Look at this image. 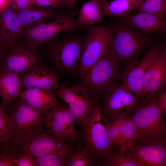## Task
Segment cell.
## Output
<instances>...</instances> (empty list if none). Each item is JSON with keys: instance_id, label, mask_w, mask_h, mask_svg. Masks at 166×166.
Here are the masks:
<instances>
[{"instance_id": "6", "label": "cell", "mask_w": 166, "mask_h": 166, "mask_svg": "<svg viewBox=\"0 0 166 166\" xmlns=\"http://www.w3.org/2000/svg\"><path fill=\"white\" fill-rule=\"evenodd\" d=\"M77 13L73 10H61L53 19L24 29L22 40L37 48L64 32L78 30L75 18Z\"/></svg>"}, {"instance_id": "26", "label": "cell", "mask_w": 166, "mask_h": 166, "mask_svg": "<svg viewBox=\"0 0 166 166\" xmlns=\"http://www.w3.org/2000/svg\"><path fill=\"white\" fill-rule=\"evenodd\" d=\"M66 166H96L82 140L74 145L69 152Z\"/></svg>"}, {"instance_id": "17", "label": "cell", "mask_w": 166, "mask_h": 166, "mask_svg": "<svg viewBox=\"0 0 166 166\" xmlns=\"http://www.w3.org/2000/svg\"><path fill=\"white\" fill-rule=\"evenodd\" d=\"M18 75L21 91L34 87L55 90L60 86L55 72L42 63Z\"/></svg>"}, {"instance_id": "12", "label": "cell", "mask_w": 166, "mask_h": 166, "mask_svg": "<svg viewBox=\"0 0 166 166\" xmlns=\"http://www.w3.org/2000/svg\"><path fill=\"white\" fill-rule=\"evenodd\" d=\"M45 128L54 135L74 145L82 140L80 131L75 127V117L66 104L58 102L45 114Z\"/></svg>"}, {"instance_id": "38", "label": "cell", "mask_w": 166, "mask_h": 166, "mask_svg": "<svg viewBox=\"0 0 166 166\" xmlns=\"http://www.w3.org/2000/svg\"><path fill=\"white\" fill-rule=\"evenodd\" d=\"M5 45L2 42V38L0 33V52L2 50Z\"/></svg>"}, {"instance_id": "1", "label": "cell", "mask_w": 166, "mask_h": 166, "mask_svg": "<svg viewBox=\"0 0 166 166\" xmlns=\"http://www.w3.org/2000/svg\"><path fill=\"white\" fill-rule=\"evenodd\" d=\"M84 30L64 32L43 45L45 56L55 72L62 74L77 72L85 39Z\"/></svg>"}, {"instance_id": "28", "label": "cell", "mask_w": 166, "mask_h": 166, "mask_svg": "<svg viewBox=\"0 0 166 166\" xmlns=\"http://www.w3.org/2000/svg\"><path fill=\"white\" fill-rule=\"evenodd\" d=\"M13 127L10 115L0 104V142L9 146L12 138Z\"/></svg>"}, {"instance_id": "21", "label": "cell", "mask_w": 166, "mask_h": 166, "mask_svg": "<svg viewBox=\"0 0 166 166\" xmlns=\"http://www.w3.org/2000/svg\"><path fill=\"white\" fill-rule=\"evenodd\" d=\"M19 97L35 109L44 114L59 102L53 90L38 87L22 91Z\"/></svg>"}, {"instance_id": "39", "label": "cell", "mask_w": 166, "mask_h": 166, "mask_svg": "<svg viewBox=\"0 0 166 166\" xmlns=\"http://www.w3.org/2000/svg\"><path fill=\"white\" fill-rule=\"evenodd\" d=\"M5 146L3 145L2 143L0 142V150H1L2 148Z\"/></svg>"}, {"instance_id": "10", "label": "cell", "mask_w": 166, "mask_h": 166, "mask_svg": "<svg viewBox=\"0 0 166 166\" xmlns=\"http://www.w3.org/2000/svg\"><path fill=\"white\" fill-rule=\"evenodd\" d=\"M112 23L85 28V39L77 73L85 72L108 51Z\"/></svg>"}, {"instance_id": "27", "label": "cell", "mask_w": 166, "mask_h": 166, "mask_svg": "<svg viewBox=\"0 0 166 166\" xmlns=\"http://www.w3.org/2000/svg\"><path fill=\"white\" fill-rule=\"evenodd\" d=\"M99 166H141L129 157L123 150L112 146Z\"/></svg>"}, {"instance_id": "30", "label": "cell", "mask_w": 166, "mask_h": 166, "mask_svg": "<svg viewBox=\"0 0 166 166\" xmlns=\"http://www.w3.org/2000/svg\"><path fill=\"white\" fill-rule=\"evenodd\" d=\"M68 153L56 152L35 157L37 166H66Z\"/></svg>"}, {"instance_id": "36", "label": "cell", "mask_w": 166, "mask_h": 166, "mask_svg": "<svg viewBox=\"0 0 166 166\" xmlns=\"http://www.w3.org/2000/svg\"><path fill=\"white\" fill-rule=\"evenodd\" d=\"M66 9L69 11H72L74 7L77 0H63Z\"/></svg>"}, {"instance_id": "35", "label": "cell", "mask_w": 166, "mask_h": 166, "mask_svg": "<svg viewBox=\"0 0 166 166\" xmlns=\"http://www.w3.org/2000/svg\"><path fill=\"white\" fill-rule=\"evenodd\" d=\"M32 3L33 0H10V6L15 11L25 9Z\"/></svg>"}, {"instance_id": "24", "label": "cell", "mask_w": 166, "mask_h": 166, "mask_svg": "<svg viewBox=\"0 0 166 166\" xmlns=\"http://www.w3.org/2000/svg\"><path fill=\"white\" fill-rule=\"evenodd\" d=\"M101 0H90L82 6L76 18L78 30H84L97 23L103 22L102 5Z\"/></svg>"}, {"instance_id": "13", "label": "cell", "mask_w": 166, "mask_h": 166, "mask_svg": "<svg viewBox=\"0 0 166 166\" xmlns=\"http://www.w3.org/2000/svg\"><path fill=\"white\" fill-rule=\"evenodd\" d=\"M164 41L161 40L153 43L140 61H134L124 64L123 72L119 76L120 82L141 99L144 80L147 70L162 49Z\"/></svg>"}, {"instance_id": "22", "label": "cell", "mask_w": 166, "mask_h": 166, "mask_svg": "<svg viewBox=\"0 0 166 166\" xmlns=\"http://www.w3.org/2000/svg\"><path fill=\"white\" fill-rule=\"evenodd\" d=\"M61 10H62L50 7L32 5L25 9L15 12L19 21L25 29L53 19Z\"/></svg>"}, {"instance_id": "25", "label": "cell", "mask_w": 166, "mask_h": 166, "mask_svg": "<svg viewBox=\"0 0 166 166\" xmlns=\"http://www.w3.org/2000/svg\"><path fill=\"white\" fill-rule=\"evenodd\" d=\"M142 0H113L103 2L102 9L103 16L123 18L128 15Z\"/></svg>"}, {"instance_id": "33", "label": "cell", "mask_w": 166, "mask_h": 166, "mask_svg": "<svg viewBox=\"0 0 166 166\" xmlns=\"http://www.w3.org/2000/svg\"><path fill=\"white\" fill-rule=\"evenodd\" d=\"M32 5L43 7H50L62 10L66 9L63 0H33Z\"/></svg>"}, {"instance_id": "18", "label": "cell", "mask_w": 166, "mask_h": 166, "mask_svg": "<svg viewBox=\"0 0 166 166\" xmlns=\"http://www.w3.org/2000/svg\"><path fill=\"white\" fill-rule=\"evenodd\" d=\"M124 151L141 166H166V144L135 145L131 149Z\"/></svg>"}, {"instance_id": "14", "label": "cell", "mask_w": 166, "mask_h": 166, "mask_svg": "<svg viewBox=\"0 0 166 166\" xmlns=\"http://www.w3.org/2000/svg\"><path fill=\"white\" fill-rule=\"evenodd\" d=\"M16 145L21 151L38 157L56 152L68 153L73 145L44 127L28 139Z\"/></svg>"}, {"instance_id": "9", "label": "cell", "mask_w": 166, "mask_h": 166, "mask_svg": "<svg viewBox=\"0 0 166 166\" xmlns=\"http://www.w3.org/2000/svg\"><path fill=\"white\" fill-rule=\"evenodd\" d=\"M54 93L66 103L75 117L76 124L81 130L88 121L98 101L79 83L71 86L60 85Z\"/></svg>"}, {"instance_id": "15", "label": "cell", "mask_w": 166, "mask_h": 166, "mask_svg": "<svg viewBox=\"0 0 166 166\" xmlns=\"http://www.w3.org/2000/svg\"><path fill=\"white\" fill-rule=\"evenodd\" d=\"M102 119L107 129L111 146L124 151L132 148L136 143V127L129 116Z\"/></svg>"}, {"instance_id": "3", "label": "cell", "mask_w": 166, "mask_h": 166, "mask_svg": "<svg viewBox=\"0 0 166 166\" xmlns=\"http://www.w3.org/2000/svg\"><path fill=\"white\" fill-rule=\"evenodd\" d=\"M156 101L157 95L143 100L130 114L136 129L135 145L166 144V123Z\"/></svg>"}, {"instance_id": "4", "label": "cell", "mask_w": 166, "mask_h": 166, "mask_svg": "<svg viewBox=\"0 0 166 166\" xmlns=\"http://www.w3.org/2000/svg\"><path fill=\"white\" fill-rule=\"evenodd\" d=\"M5 109L10 116L13 127L10 144L17 145L45 127V114L35 109L19 96Z\"/></svg>"}, {"instance_id": "37", "label": "cell", "mask_w": 166, "mask_h": 166, "mask_svg": "<svg viewBox=\"0 0 166 166\" xmlns=\"http://www.w3.org/2000/svg\"><path fill=\"white\" fill-rule=\"evenodd\" d=\"M10 6V0H0V14Z\"/></svg>"}, {"instance_id": "11", "label": "cell", "mask_w": 166, "mask_h": 166, "mask_svg": "<svg viewBox=\"0 0 166 166\" xmlns=\"http://www.w3.org/2000/svg\"><path fill=\"white\" fill-rule=\"evenodd\" d=\"M37 48L23 40L5 46L0 52L1 70H7L19 74L42 63Z\"/></svg>"}, {"instance_id": "2", "label": "cell", "mask_w": 166, "mask_h": 166, "mask_svg": "<svg viewBox=\"0 0 166 166\" xmlns=\"http://www.w3.org/2000/svg\"><path fill=\"white\" fill-rule=\"evenodd\" d=\"M152 38L122 19L112 23L108 51L121 65L138 60L153 44Z\"/></svg>"}, {"instance_id": "20", "label": "cell", "mask_w": 166, "mask_h": 166, "mask_svg": "<svg viewBox=\"0 0 166 166\" xmlns=\"http://www.w3.org/2000/svg\"><path fill=\"white\" fill-rule=\"evenodd\" d=\"M23 32L15 11L10 6L0 14V33L5 46L22 40Z\"/></svg>"}, {"instance_id": "29", "label": "cell", "mask_w": 166, "mask_h": 166, "mask_svg": "<svg viewBox=\"0 0 166 166\" xmlns=\"http://www.w3.org/2000/svg\"><path fill=\"white\" fill-rule=\"evenodd\" d=\"M132 11L135 14L145 13L166 17V0H142Z\"/></svg>"}, {"instance_id": "5", "label": "cell", "mask_w": 166, "mask_h": 166, "mask_svg": "<svg viewBox=\"0 0 166 166\" xmlns=\"http://www.w3.org/2000/svg\"><path fill=\"white\" fill-rule=\"evenodd\" d=\"M121 65L108 51L85 72L80 75L79 84L99 102L105 90L119 77Z\"/></svg>"}, {"instance_id": "34", "label": "cell", "mask_w": 166, "mask_h": 166, "mask_svg": "<svg viewBox=\"0 0 166 166\" xmlns=\"http://www.w3.org/2000/svg\"><path fill=\"white\" fill-rule=\"evenodd\" d=\"M157 105L161 113L166 115V86L160 89L157 94Z\"/></svg>"}, {"instance_id": "16", "label": "cell", "mask_w": 166, "mask_h": 166, "mask_svg": "<svg viewBox=\"0 0 166 166\" xmlns=\"http://www.w3.org/2000/svg\"><path fill=\"white\" fill-rule=\"evenodd\" d=\"M166 42L155 58L146 73L141 97L142 100L155 97L158 91L166 86Z\"/></svg>"}, {"instance_id": "7", "label": "cell", "mask_w": 166, "mask_h": 166, "mask_svg": "<svg viewBox=\"0 0 166 166\" xmlns=\"http://www.w3.org/2000/svg\"><path fill=\"white\" fill-rule=\"evenodd\" d=\"M142 101L121 83L115 81L105 90L99 101L101 117L129 116Z\"/></svg>"}, {"instance_id": "40", "label": "cell", "mask_w": 166, "mask_h": 166, "mask_svg": "<svg viewBox=\"0 0 166 166\" xmlns=\"http://www.w3.org/2000/svg\"><path fill=\"white\" fill-rule=\"evenodd\" d=\"M101 0L103 2H105L107 1V0Z\"/></svg>"}, {"instance_id": "31", "label": "cell", "mask_w": 166, "mask_h": 166, "mask_svg": "<svg viewBox=\"0 0 166 166\" xmlns=\"http://www.w3.org/2000/svg\"><path fill=\"white\" fill-rule=\"evenodd\" d=\"M19 151L14 144L4 146L0 150V166H14Z\"/></svg>"}, {"instance_id": "8", "label": "cell", "mask_w": 166, "mask_h": 166, "mask_svg": "<svg viewBox=\"0 0 166 166\" xmlns=\"http://www.w3.org/2000/svg\"><path fill=\"white\" fill-rule=\"evenodd\" d=\"M83 141L99 166L111 147L108 132L102 119L98 102L87 123L80 130Z\"/></svg>"}, {"instance_id": "19", "label": "cell", "mask_w": 166, "mask_h": 166, "mask_svg": "<svg viewBox=\"0 0 166 166\" xmlns=\"http://www.w3.org/2000/svg\"><path fill=\"white\" fill-rule=\"evenodd\" d=\"M166 17L160 14L140 13L122 18L132 27L151 36L165 31Z\"/></svg>"}, {"instance_id": "23", "label": "cell", "mask_w": 166, "mask_h": 166, "mask_svg": "<svg viewBox=\"0 0 166 166\" xmlns=\"http://www.w3.org/2000/svg\"><path fill=\"white\" fill-rule=\"evenodd\" d=\"M21 85L19 75L7 70L0 72V96L1 106L5 109L16 98L21 92Z\"/></svg>"}, {"instance_id": "32", "label": "cell", "mask_w": 166, "mask_h": 166, "mask_svg": "<svg viewBox=\"0 0 166 166\" xmlns=\"http://www.w3.org/2000/svg\"><path fill=\"white\" fill-rule=\"evenodd\" d=\"M14 166H37L36 157L20 150Z\"/></svg>"}]
</instances>
